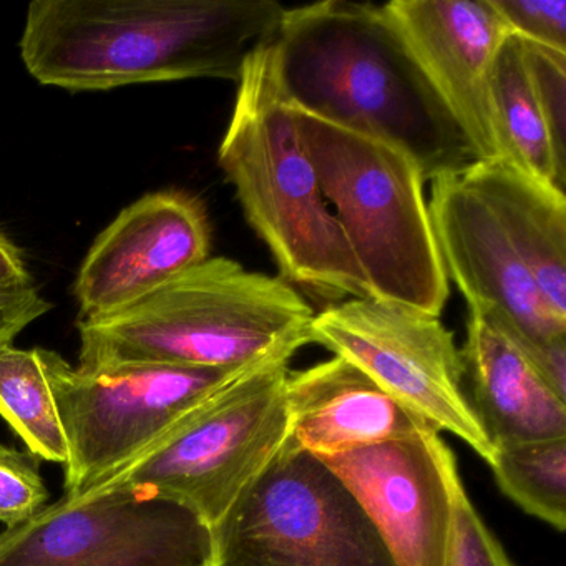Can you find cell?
Returning a JSON list of instances; mask_svg holds the SVG:
<instances>
[{
    "label": "cell",
    "mask_w": 566,
    "mask_h": 566,
    "mask_svg": "<svg viewBox=\"0 0 566 566\" xmlns=\"http://www.w3.org/2000/svg\"><path fill=\"white\" fill-rule=\"evenodd\" d=\"M284 11L274 0H34L19 51L39 84L71 92L238 84L244 59L273 38Z\"/></svg>",
    "instance_id": "6da1fadb"
},
{
    "label": "cell",
    "mask_w": 566,
    "mask_h": 566,
    "mask_svg": "<svg viewBox=\"0 0 566 566\" xmlns=\"http://www.w3.org/2000/svg\"><path fill=\"white\" fill-rule=\"evenodd\" d=\"M271 44L277 85L296 111L400 148L426 181L472 164L380 6L327 0L287 9Z\"/></svg>",
    "instance_id": "7a4b0ae2"
},
{
    "label": "cell",
    "mask_w": 566,
    "mask_h": 566,
    "mask_svg": "<svg viewBox=\"0 0 566 566\" xmlns=\"http://www.w3.org/2000/svg\"><path fill=\"white\" fill-rule=\"evenodd\" d=\"M311 304L281 277L228 258L198 266L125 310L78 319L77 369H247L313 343Z\"/></svg>",
    "instance_id": "3957f363"
},
{
    "label": "cell",
    "mask_w": 566,
    "mask_h": 566,
    "mask_svg": "<svg viewBox=\"0 0 566 566\" xmlns=\"http://www.w3.org/2000/svg\"><path fill=\"white\" fill-rule=\"evenodd\" d=\"M218 164L281 280L331 304L369 296L276 81L271 38L251 49Z\"/></svg>",
    "instance_id": "277c9868"
},
{
    "label": "cell",
    "mask_w": 566,
    "mask_h": 566,
    "mask_svg": "<svg viewBox=\"0 0 566 566\" xmlns=\"http://www.w3.org/2000/svg\"><path fill=\"white\" fill-rule=\"evenodd\" d=\"M293 112L369 296L440 317L450 281L419 165L386 142Z\"/></svg>",
    "instance_id": "5b68a950"
},
{
    "label": "cell",
    "mask_w": 566,
    "mask_h": 566,
    "mask_svg": "<svg viewBox=\"0 0 566 566\" xmlns=\"http://www.w3.org/2000/svg\"><path fill=\"white\" fill-rule=\"evenodd\" d=\"M290 360L244 370L92 492L157 496L214 525L286 440Z\"/></svg>",
    "instance_id": "8992f818"
},
{
    "label": "cell",
    "mask_w": 566,
    "mask_h": 566,
    "mask_svg": "<svg viewBox=\"0 0 566 566\" xmlns=\"http://www.w3.org/2000/svg\"><path fill=\"white\" fill-rule=\"evenodd\" d=\"M210 528V566H397L343 480L287 437Z\"/></svg>",
    "instance_id": "52a82bcc"
},
{
    "label": "cell",
    "mask_w": 566,
    "mask_h": 566,
    "mask_svg": "<svg viewBox=\"0 0 566 566\" xmlns=\"http://www.w3.org/2000/svg\"><path fill=\"white\" fill-rule=\"evenodd\" d=\"M39 356L67 440L69 496L101 486L250 369L124 366L85 373L55 350L39 347Z\"/></svg>",
    "instance_id": "ba28073f"
},
{
    "label": "cell",
    "mask_w": 566,
    "mask_h": 566,
    "mask_svg": "<svg viewBox=\"0 0 566 566\" xmlns=\"http://www.w3.org/2000/svg\"><path fill=\"white\" fill-rule=\"evenodd\" d=\"M313 343L359 367L433 430L459 437L490 463L495 449L463 392L462 356L439 317L379 297H350L316 314Z\"/></svg>",
    "instance_id": "9c48e42d"
},
{
    "label": "cell",
    "mask_w": 566,
    "mask_h": 566,
    "mask_svg": "<svg viewBox=\"0 0 566 566\" xmlns=\"http://www.w3.org/2000/svg\"><path fill=\"white\" fill-rule=\"evenodd\" d=\"M211 528L130 490L62 496L0 533V566H210Z\"/></svg>",
    "instance_id": "30bf717a"
},
{
    "label": "cell",
    "mask_w": 566,
    "mask_h": 566,
    "mask_svg": "<svg viewBox=\"0 0 566 566\" xmlns=\"http://www.w3.org/2000/svg\"><path fill=\"white\" fill-rule=\"evenodd\" d=\"M429 211L449 281L538 369L566 337V319L549 310L489 205L455 171L432 180Z\"/></svg>",
    "instance_id": "8fae6325"
},
{
    "label": "cell",
    "mask_w": 566,
    "mask_h": 566,
    "mask_svg": "<svg viewBox=\"0 0 566 566\" xmlns=\"http://www.w3.org/2000/svg\"><path fill=\"white\" fill-rule=\"evenodd\" d=\"M382 535L397 566H447L455 455L436 430L319 457Z\"/></svg>",
    "instance_id": "7c38bea8"
},
{
    "label": "cell",
    "mask_w": 566,
    "mask_h": 566,
    "mask_svg": "<svg viewBox=\"0 0 566 566\" xmlns=\"http://www.w3.org/2000/svg\"><path fill=\"white\" fill-rule=\"evenodd\" d=\"M210 250L200 198L184 190L145 195L98 234L82 261L72 287L78 319L132 306L207 261Z\"/></svg>",
    "instance_id": "4fadbf2b"
},
{
    "label": "cell",
    "mask_w": 566,
    "mask_h": 566,
    "mask_svg": "<svg viewBox=\"0 0 566 566\" xmlns=\"http://www.w3.org/2000/svg\"><path fill=\"white\" fill-rule=\"evenodd\" d=\"M465 138L473 161L500 158L492 74L510 34L490 0H392L380 6Z\"/></svg>",
    "instance_id": "5bb4252c"
},
{
    "label": "cell",
    "mask_w": 566,
    "mask_h": 566,
    "mask_svg": "<svg viewBox=\"0 0 566 566\" xmlns=\"http://www.w3.org/2000/svg\"><path fill=\"white\" fill-rule=\"evenodd\" d=\"M286 410L287 439L317 457L433 430L339 356L296 373L290 370Z\"/></svg>",
    "instance_id": "9a60e30c"
},
{
    "label": "cell",
    "mask_w": 566,
    "mask_h": 566,
    "mask_svg": "<svg viewBox=\"0 0 566 566\" xmlns=\"http://www.w3.org/2000/svg\"><path fill=\"white\" fill-rule=\"evenodd\" d=\"M472 406L493 449L566 439V400L556 396L528 357L486 316L469 307L460 350Z\"/></svg>",
    "instance_id": "2e32d148"
},
{
    "label": "cell",
    "mask_w": 566,
    "mask_h": 566,
    "mask_svg": "<svg viewBox=\"0 0 566 566\" xmlns=\"http://www.w3.org/2000/svg\"><path fill=\"white\" fill-rule=\"evenodd\" d=\"M459 174L489 205L549 310L566 319V195L503 158Z\"/></svg>",
    "instance_id": "e0dca14e"
},
{
    "label": "cell",
    "mask_w": 566,
    "mask_h": 566,
    "mask_svg": "<svg viewBox=\"0 0 566 566\" xmlns=\"http://www.w3.org/2000/svg\"><path fill=\"white\" fill-rule=\"evenodd\" d=\"M492 108L500 158L565 193L566 167L553 148L525 45L513 34L506 35L493 64Z\"/></svg>",
    "instance_id": "ac0fdd59"
},
{
    "label": "cell",
    "mask_w": 566,
    "mask_h": 566,
    "mask_svg": "<svg viewBox=\"0 0 566 566\" xmlns=\"http://www.w3.org/2000/svg\"><path fill=\"white\" fill-rule=\"evenodd\" d=\"M0 417L21 437L29 453L65 465L67 440L39 347L0 346Z\"/></svg>",
    "instance_id": "d6986e66"
},
{
    "label": "cell",
    "mask_w": 566,
    "mask_h": 566,
    "mask_svg": "<svg viewBox=\"0 0 566 566\" xmlns=\"http://www.w3.org/2000/svg\"><path fill=\"white\" fill-rule=\"evenodd\" d=\"M489 465L523 512L558 532L566 528V439L500 447Z\"/></svg>",
    "instance_id": "ffe728a7"
},
{
    "label": "cell",
    "mask_w": 566,
    "mask_h": 566,
    "mask_svg": "<svg viewBox=\"0 0 566 566\" xmlns=\"http://www.w3.org/2000/svg\"><path fill=\"white\" fill-rule=\"evenodd\" d=\"M49 493L41 460L0 442V523L21 525L44 509Z\"/></svg>",
    "instance_id": "44dd1931"
},
{
    "label": "cell",
    "mask_w": 566,
    "mask_h": 566,
    "mask_svg": "<svg viewBox=\"0 0 566 566\" xmlns=\"http://www.w3.org/2000/svg\"><path fill=\"white\" fill-rule=\"evenodd\" d=\"M523 45L553 148L566 167V54L525 41Z\"/></svg>",
    "instance_id": "7402d4cb"
},
{
    "label": "cell",
    "mask_w": 566,
    "mask_h": 566,
    "mask_svg": "<svg viewBox=\"0 0 566 566\" xmlns=\"http://www.w3.org/2000/svg\"><path fill=\"white\" fill-rule=\"evenodd\" d=\"M447 566H515L480 518L460 476L453 482L452 542Z\"/></svg>",
    "instance_id": "603a6c76"
},
{
    "label": "cell",
    "mask_w": 566,
    "mask_h": 566,
    "mask_svg": "<svg viewBox=\"0 0 566 566\" xmlns=\"http://www.w3.org/2000/svg\"><path fill=\"white\" fill-rule=\"evenodd\" d=\"M496 14L530 44L566 54V0H490Z\"/></svg>",
    "instance_id": "cb8c5ba5"
},
{
    "label": "cell",
    "mask_w": 566,
    "mask_h": 566,
    "mask_svg": "<svg viewBox=\"0 0 566 566\" xmlns=\"http://www.w3.org/2000/svg\"><path fill=\"white\" fill-rule=\"evenodd\" d=\"M52 307L54 304L35 286L0 293V346L14 343L25 327L41 319Z\"/></svg>",
    "instance_id": "d4e9b609"
},
{
    "label": "cell",
    "mask_w": 566,
    "mask_h": 566,
    "mask_svg": "<svg viewBox=\"0 0 566 566\" xmlns=\"http://www.w3.org/2000/svg\"><path fill=\"white\" fill-rule=\"evenodd\" d=\"M35 286L22 251L0 231V293Z\"/></svg>",
    "instance_id": "484cf974"
}]
</instances>
